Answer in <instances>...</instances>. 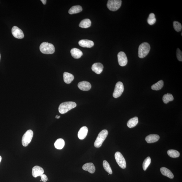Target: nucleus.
<instances>
[{
	"label": "nucleus",
	"instance_id": "20",
	"mask_svg": "<svg viewBox=\"0 0 182 182\" xmlns=\"http://www.w3.org/2000/svg\"><path fill=\"white\" fill-rule=\"evenodd\" d=\"M64 80L66 84H70L74 79V76L72 74L68 72H64Z\"/></svg>",
	"mask_w": 182,
	"mask_h": 182
},
{
	"label": "nucleus",
	"instance_id": "26",
	"mask_svg": "<svg viewBox=\"0 0 182 182\" xmlns=\"http://www.w3.org/2000/svg\"><path fill=\"white\" fill-rule=\"evenodd\" d=\"M174 98L171 94L167 93L165 94L163 97V101L165 104H167L169 102L173 101Z\"/></svg>",
	"mask_w": 182,
	"mask_h": 182
},
{
	"label": "nucleus",
	"instance_id": "30",
	"mask_svg": "<svg viewBox=\"0 0 182 182\" xmlns=\"http://www.w3.org/2000/svg\"><path fill=\"white\" fill-rule=\"evenodd\" d=\"M151 162V159L150 157H148L146 158L143 163V168L144 171H146Z\"/></svg>",
	"mask_w": 182,
	"mask_h": 182
},
{
	"label": "nucleus",
	"instance_id": "36",
	"mask_svg": "<svg viewBox=\"0 0 182 182\" xmlns=\"http://www.w3.org/2000/svg\"><path fill=\"white\" fill-rule=\"evenodd\" d=\"M1 159H2V157H1V156H0V163H1Z\"/></svg>",
	"mask_w": 182,
	"mask_h": 182
},
{
	"label": "nucleus",
	"instance_id": "6",
	"mask_svg": "<svg viewBox=\"0 0 182 182\" xmlns=\"http://www.w3.org/2000/svg\"><path fill=\"white\" fill-rule=\"evenodd\" d=\"M33 135V132L31 130L26 132L22 138V143L23 146L26 147L28 145L32 140Z\"/></svg>",
	"mask_w": 182,
	"mask_h": 182
},
{
	"label": "nucleus",
	"instance_id": "5",
	"mask_svg": "<svg viewBox=\"0 0 182 182\" xmlns=\"http://www.w3.org/2000/svg\"><path fill=\"white\" fill-rule=\"evenodd\" d=\"M122 1L120 0H109L107 7L110 11H115L118 10L122 5Z\"/></svg>",
	"mask_w": 182,
	"mask_h": 182
},
{
	"label": "nucleus",
	"instance_id": "7",
	"mask_svg": "<svg viewBox=\"0 0 182 182\" xmlns=\"http://www.w3.org/2000/svg\"><path fill=\"white\" fill-rule=\"evenodd\" d=\"M124 91V86L121 82H117L115 86L114 92L113 93V97L117 98L122 95Z\"/></svg>",
	"mask_w": 182,
	"mask_h": 182
},
{
	"label": "nucleus",
	"instance_id": "4",
	"mask_svg": "<svg viewBox=\"0 0 182 182\" xmlns=\"http://www.w3.org/2000/svg\"><path fill=\"white\" fill-rule=\"evenodd\" d=\"M108 134V131L106 130H103L100 132L95 141L94 146L96 148H99L101 147Z\"/></svg>",
	"mask_w": 182,
	"mask_h": 182
},
{
	"label": "nucleus",
	"instance_id": "31",
	"mask_svg": "<svg viewBox=\"0 0 182 182\" xmlns=\"http://www.w3.org/2000/svg\"><path fill=\"white\" fill-rule=\"evenodd\" d=\"M173 27L177 32H180L181 31L182 27L181 24L177 21H174L173 23Z\"/></svg>",
	"mask_w": 182,
	"mask_h": 182
},
{
	"label": "nucleus",
	"instance_id": "28",
	"mask_svg": "<svg viewBox=\"0 0 182 182\" xmlns=\"http://www.w3.org/2000/svg\"><path fill=\"white\" fill-rule=\"evenodd\" d=\"M156 21L155 14L151 13L149 15L147 19V22L150 25H153Z\"/></svg>",
	"mask_w": 182,
	"mask_h": 182
},
{
	"label": "nucleus",
	"instance_id": "19",
	"mask_svg": "<svg viewBox=\"0 0 182 182\" xmlns=\"http://www.w3.org/2000/svg\"><path fill=\"white\" fill-rule=\"evenodd\" d=\"M160 171L161 173L163 175L166 176L170 179H173L174 178V176L173 174L168 169L165 167H163L161 168Z\"/></svg>",
	"mask_w": 182,
	"mask_h": 182
},
{
	"label": "nucleus",
	"instance_id": "11",
	"mask_svg": "<svg viewBox=\"0 0 182 182\" xmlns=\"http://www.w3.org/2000/svg\"><path fill=\"white\" fill-rule=\"evenodd\" d=\"M44 173L43 168L41 167L36 166L33 167L32 169V174L33 177H37L40 176Z\"/></svg>",
	"mask_w": 182,
	"mask_h": 182
},
{
	"label": "nucleus",
	"instance_id": "27",
	"mask_svg": "<svg viewBox=\"0 0 182 182\" xmlns=\"http://www.w3.org/2000/svg\"><path fill=\"white\" fill-rule=\"evenodd\" d=\"M167 153L169 156L172 158H177L180 155V153L179 151L173 149L168 150Z\"/></svg>",
	"mask_w": 182,
	"mask_h": 182
},
{
	"label": "nucleus",
	"instance_id": "32",
	"mask_svg": "<svg viewBox=\"0 0 182 182\" xmlns=\"http://www.w3.org/2000/svg\"><path fill=\"white\" fill-rule=\"evenodd\" d=\"M176 55L178 60L182 62V53L181 50L179 48H177V52H176Z\"/></svg>",
	"mask_w": 182,
	"mask_h": 182
},
{
	"label": "nucleus",
	"instance_id": "29",
	"mask_svg": "<svg viewBox=\"0 0 182 182\" xmlns=\"http://www.w3.org/2000/svg\"><path fill=\"white\" fill-rule=\"evenodd\" d=\"M103 166L104 169L109 174H112V171L109 163L106 161H104L103 162Z\"/></svg>",
	"mask_w": 182,
	"mask_h": 182
},
{
	"label": "nucleus",
	"instance_id": "33",
	"mask_svg": "<svg viewBox=\"0 0 182 182\" xmlns=\"http://www.w3.org/2000/svg\"><path fill=\"white\" fill-rule=\"evenodd\" d=\"M40 177H41V181H42L45 182L48 181L47 176H46L45 174H42V175L40 176Z\"/></svg>",
	"mask_w": 182,
	"mask_h": 182
},
{
	"label": "nucleus",
	"instance_id": "12",
	"mask_svg": "<svg viewBox=\"0 0 182 182\" xmlns=\"http://www.w3.org/2000/svg\"><path fill=\"white\" fill-rule=\"evenodd\" d=\"M103 65L101 63H96L92 65V69L96 74H100L103 71Z\"/></svg>",
	"mask_w": 182,
	"mask_h": 182
},
{
	"label": "nucleus",
	"instance_id": "21",
	"mask_svg": "<svg viewBox=\"0 0 182 182\" xmlns=\"http://www.w3.org/2000/svg\"><path fill=\"white\" fill-rule=\"evenodd\" d=\"M138 123V117H135L132 118L128 121L127 125L128 127L130 128H133L135 127Z\"/></svg>",
	"mask_w": 182,
	"mask_h": 182
},
{
	"label": "nucleus",
	"instance_id": "25",
	"mask_svg": "<svg viewBox=\"0 0 182 182\" xmlns=\"http://www.w3.org/2000/svg\"><path fill=\"white\" fill-rule=\"evenodd\" d=\"M163 86H164V82L161 80L152 85L151 88L152 90H161L163 88Z\"/></svg>",
	"mask_w": 182,
	"mask_h": 182
},
{
	"label": "nucleus",
	"instance_id": "16",
	"mask_svg": "<svg viewBox=\"0 0 182 182\" xmlns=\"http://www.w3.org/2000/svg\"><path fill=\"white\" fill-rule=\"evenodd\" d=\"M83 170L88 171L90 173H94L96 170V168L94 165L92 163H87L82 167Z\"/></svg>",
	"mask_w": 182,
	"mask_h": 182
},
{
	"label": "nucleus",
	"instance_id": "3",
	"mask_svg": "<svg viewBox=\"0 0 182 182\" xmlns=\"http://www.w3.org/2000/svg\"><path fill=\"white\" fill-rule=\"evenodd\" d=\"M40 49L41 52L45 54H52L55 50L54 46L52 44L45 42L41 44Z\"/></svg>",
	"mask_w": 182,
	"mask_h": 182
},
{
	"label": "nucleus",
	"instance_id": "15",
	"mask_svg": "<svg viewBox=\"0 0 182 182\" xmlns=\"http://www.w3.org/2000/svg\"><path fill=\"white\" fill-rule=\"evenodd\" d=\"M88 132V129L86 127H82L78 133V136L80 140H83L87 136Z\"/></svg>",
	"mask_w": 182,
	"mask_h": 182
},
{
	"label": "nucleus",
	"instance_id": "1",
	"mask_svg": "<svg viewBox=\"0 0 182 182\" xmlns=\"http://www.w3.org/2000/svg\"><path fill=\"white\" fill-rule=\"evenodd\" d=\"M77 104L73 102H66L61 104L58 108L59 113L62 114H65L72 109L76 107Z\"/></svg>",
	"mask_w": 182,
	"mask_h": 182
},
{
	"label": "nucleus",
	"instance_id": "18",
	"mask_svg": "<svg viewBox=\"0 0 182 182\" xmlns=\"http://www.w3.org/2000/svg\"><path fill=\"white\" fill-rule=\"evenodd\" d=\"M72 56L75 59L80 58L83 55L82 51L77 48H73L70 50Z\"/></svg>",
	"mask_w": 182,
	"mask_h": 182
},
{
	"label": "nucleus",
	"instance_id": "37",
	"mask_svg": "<svg viewBox=\"0 0 182 182\" xmlns=\"http://www.w3.org/2000/svg\"><path fill=\"white\" fill-rule=\"evenodd\" d=\"M1 54H0V60H1Z\"/></svg>",
	"mask_w": 182,
	"mask_h": 182
},
{
	"label": "nucleus",
	"instance_id": "8",
	"mask_svg": "<svg viewBox=\"0 0 182 182\" xmlns=\"http://www.w3.org/2000/svg\"><path fill=\"white\" fill-rule=\"evenodd\" d=\"M115 159L117 163L120 168L125 169L126 167V163L125 159L122 154L120 152H117L115 154Z\"/></svg>",
	"mask_w": 182,
	"mask_h": 182
},
{
	"label": "nucleus",
	"instance_id": "2",
	"mask_svg": "<svg viewBox=\"0 0 182 182\" xmlns=\"http://www.w3.org/2000/svg\"><path fill=\"white\" fill-rule=\"evenodd\" d=\"M150 49V45L144 42L140 45L138 48V56L140 58H144L149 53Z\"/></svg>",
	"mask_w": 182,
	"mask_h": 182
},
{
	"label": "nucleus",
	"instance_id": "35",
	"mask_svg": "<svg viewBox=\"0 0 182 182\" xmlns=\"http://www.w3.org/2000/svg\"><path fill=\"white\" fill-rule=\"evenodd\" d=\"M60 116H56V118L57 119H59L60 118Z\"/></svg>",
	"mask_w": 182,
	"mask_h": 182
},
{
	"label": "nucleus",
	"instance_id": "34",
	"mask_svg": "<svg viewBox=\"0 0 182 182\" xmlns=\"http://www.w3.org/2000/svg\"><path fill=\"white\" fill-rule=\"evenodd\" d=\"M41 1H42V2L44 5H46V2H47V1H46V0H41Z\"/></svg>",
	"mask_w": 182,
	"mask_h": 182
},
{
	"label": "nucleus",
	"instance_id": "10",
	"mask_svg": "<svg viewBox=\"0 0 182 182\" xmlns=\"http://www.w3.org/2000/svg\"><path fill=\"white\" fill-rule=\"evenodd\" d=\"M12 33L15 38L18 39L24 38V35L23 31L16 26L13 27L12 29Z\"/></svg>",
	"mask_w": 182,
	"mask_h": 182
},
{
	"label": "nucleus",
	"instance_id": "17",
	"mask_svg": "<svg viewBox=\"0 0 182 182\" xmlns=\"http://www.w3.org/2000/svg\"><path fill=\"white\" fill-rule=\"evenodd\" d=\"M160 138L159 136L157 134H150L145 138V140L148 143H155Z\"/></svg>",
	"mask_w": 182,
	"mask_h": 182
},
{
	"label": "nucleus",
	"instance_id": "9",
	"mask_svg": "<svg viewBox=\"0 0 182 182\" xmlns=\"http://www.w3.org/2000/svg\"><path fill=\"white\" fill-rule=\"evenodd\" d=\"M118 64L122 66H125L128 63V59L125 53L120 52L118 55Z\"/></svg>",
	"mask_w": 182,
	"mask_h": 182
},
{
	"label": "nucleus",
	"instance_id": "22",
	"mask_svg": "<svg viewBox=\"0 0 182 182\" xmlns=\"http://www.w3.org/2000/svg\"><path fill=\"white\" fill-rule=\"evenodd\" d=\"M82 11V7L80 5H77L72 7L68 11V13L70 14H77Z\"/></svg>",
	"mask_w": 182,
	"mask_h": 182
},
{
	"label": "nucleus",
	"instance_id": "13",
	"mask_svg": "<svg viewBox=\"0 0 182 182\" xmlns=\"http://www.w3.org/2000/svg\"><path fill=\"white\" fill-rule=\"evenodd\" d=\"M78 44L82 47L88 48L92 47L94 45V43L92 41L86 39L80 41Z\"/></svg>",
	"mask_w": 182,
	"mask_h": 182
},
{
	"label": "nucleus",
	"instance_id": "24",
	"mask_svg": "<svg viewBox=\"0 0 182 182\" xmlns=\"http://www.w3.org/2000/svg\"><path fill=\"white\" fill-rule=\"evenodd\" d=\"M65 145V142L64 139L62 138L58 139L54 143L55 147L57 149H62Z\"/></svg>",
	"mask_w": 182,
	"mask_h": 182
},
{
	"label": "nucleus",
	"instance_id": "23",
	"mask_svg": "<svg viewBox=\"0 0 182 182\" xmlns=\"http://www.w3.org/2000/svg\"><path fill=\"white\" fill-rule=\"evenodd\" d=\"M91 25V21L88 19H85L82 21L79 25V27L82 28L86 29L90 27Z\"/></svg>",
	"mask_w": 182,
	"mask_h": 182
},
{
	"label": "nucleus",
	"instance_id": "14",
	"mask_svg": "<svg viewBox=\"0 0 182 182\" xmlns=\"http://www.w3.org/2000/svg\"><path fill=\"white\" fill-rule=\"evenodd\" d=\"M79 88L82 90L88 91L92 88L90 83L86 81H83L80 82L78 85Z\"/></svg>",
	"mask_w": 182,
	"mask_h": 182
}]
</instances>
